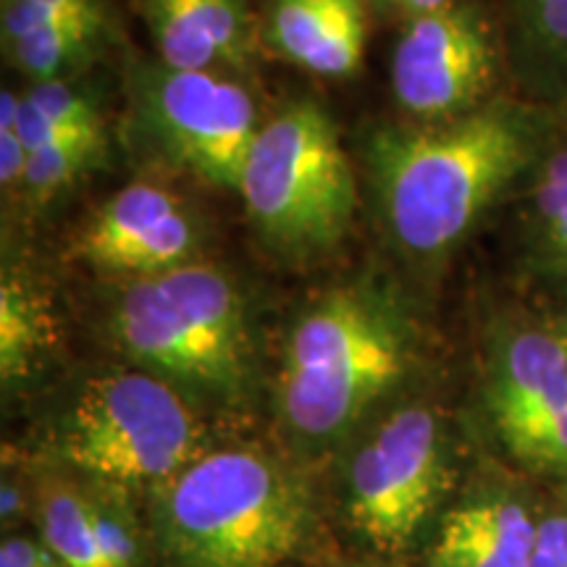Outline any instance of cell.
I'll return each mask as SVG.
<instances>
[{"label":"cell","instance_id":"1","mask_svg":"<svg viewBox=\"0 0 567 567\" xmlns=\"http://www.w3.org/2000/svg\"><path fill=\"white\" fill-rule=\"evenodd\" d=\"M551 137L555 109L528 97H494L442 122L375 126L360 153L386 237L415 266L446 264L486 213L536 174Z\"/></svg>","mask_w":567,"mask_h":567},{"label":"cell","instance_id":"2","mask_svg":"<svg viewBox=\"0 0 567 567\" xmlns=\"http://www.w3.org/2000/svg\"><path fill=\"white\" fill-rule=\"evenodd\" d=\"M413 354V316L386 279L323 289L289 326L276 375L281 423L305 444L339 442L405 379Z\"/></svg>","mask_w":567,"mask_h":567},{"label":"cell","instance_id":"3","mask_svg":"<svg viewBox=\"0 0 567 567\" xmlns=\"http://www.w3.org/2000/svg\"><path fill=\"white\" fill-rule=\"evenodd\" d=\"M151 496L155 544L172 567H284L313 523L300 476L258 446L208 450Z\"/></svg>","mask_w":567,"mask_h":567},{"label":"cell","instance_id":"4","mask_svg":"<svg viewBox=\"0 0 567 567\" xmlns=\"http://www.w3.org/2000/svg\"><path fill=\"white\" fill-rule=\"evenodd\" d=\"M109 331L134 368L158 375L195 405L237 408L250 394V305L229 274L205 260L122 281Z\"/></svg>","mask_w":567,"mask_h":567},{"label":"cell","instance_id":"5","mask_svg":"<svg viewBox=\"0 0 567 567\" xmlns=\"http://www.w3.org/2000/svg\"><path fill=\"white\" fill-rule=\"evenodd\" d=\"M239 195L255 237L279 260L308 266L339 250L360 197L331 113L316 101L281 105L255 137Z\"/></svg>","mask_w":567,"mask_h":567},{"label":"cell","instance_id":"6","mask_svg":"<svg viewBox=\"0 0 567 567\" xmlns=\"http://www.w3.org/2000/svg\"><path fill=\"white\" fill-rule=\"evenodd\" d=\"M48 446L80 476L124 492H153L210 450L195 402L140 368L84 381L53 421Z\"/></svg>","mask_w":567,"mask_h":567},{"label":"cell","instance_id":"7","mask_svg":"<svg viewBox=\"0 0 567 567\" xmlns=\"http://www.w3.org/2000/svg\"><path fill=\"white\" fill-rule=\"evenodd\" d=\"M134 137L166 166L226 193H239L260 122L252 95L229 74L132 63Z\"/></svg>","mask_w":567,"mask_h":567},{"label":"cell","instance_id":"8","mask_svg":"<svg viewBox=\"0 0 567 567\" xmlns=\"http://www.w3.org/2000/svg\"><path fill=\"white\" fill-rule=\"evenodd\" d=\"M450 488V442L434 408L402 405L360 442L347 471L352 528L384 555L415 544Z\"/></svg>","mask_w":567,"mask_h":567},{"label":"cell","instance_id":"9","mask_svg":"<svg viewBox=\"0 0 567 567\" xmlns=\"http://www.w3.org/2000/svg\"><path fill=\"white\" fill-rule=\"evenodd\" d=\"M507 69L502 13L457 0L402 24L392 51L394 103L410 122H442L494 101Z\"/></svg>","mask_w":567,"mask_h":567},{"label":"cell","instance_id":"10","mask_svg":"<svg viewBox=\"0 0 567 567\" xmlns=\"http://www.w3.org/2000/svg\"><path fill=\"white\" fill-rule=\"evenodd\" d=\"M486 405L517 463L567 476V347L557 326L509 323L492 347Z\"/></svg>","mask_w":567,"mask_h":567},{"label":"cell","instance_id":"11","mask_svg":"<svg viewBox=\"0 0 567 567\" xmlns=\"http://www.w3.org/2000/svg\"><path fill=\"white\" fill-rule=\"evenodd\" d=\"M69 255L111 279H151L200 264L205 229L172 189L137 182L84 218L71 237Z\"/></svg>","mask_w":567,"mask_h":567},{"label":"cell","instance_id":"12","mask_svg":"<svg viewBox=\"0 0 567 567\" xmlns=\"http://www.w3.org/2000/svg\"><path fill=\"white\" fill-rule=\"evenodd\" d=\"M158 61L182 71L245 74L264 45L255 0H132Z\"/></svg>","mask_w":567,"mask_h":567},{"label":"cell","instance_id":"13","mask_svg":"<svg viewBox=\"0 0 567 567\" xmlns=\"http://www.w3.org/2000/svg\"><path fill=\"white\" fill-rule=\"evenodd\" d=\"M368 17V0H266L264 45L305 71L342 80L363 63Z\"/></svg>","mask_w":567,"mask_h":567},{"label":"cell","instance_id":"14","mask_svg":"<svg viewBox=\"0 0 567 567\" xmlns=\"http://www.w3.org/2000/svg\"><path fill=\"white\" fill-rule=\"evenodd\" d=\"M536 523L507 496L465 502L444 515L431 567H530Z\"/></svg>","mask_w":567,"mask_h":567},{"label":"cell","instance_id":"15","mask_svg":"<svg viewBox=\"0 0 567 567\" xmlns=\"http://www.w3.org/2000/svg\"><path fill=\"white\" fill-rule=\"evenodd\" d=\"M507 69L528 101H567V0H502Z\"/></svg>","mask_w":567,"mask_h":567},{"label":"cell","instance_id":"16","mask_svg":"<svg viewBox=\"0 0 567 567\" xmlns=\"http://www.w3.org/2000/svg\"><path fill=\"white\" fill-rule=\"evenodd\" d=\"M111 40V11H101L6 42L3 53L9 66L32 84L74 82L109 51Z\"/></svg>","mask_w":567,"mask_h":567},{"label":"cell","instance_id":"17","mask_svg":"<svg viewBox=\"0 0 567 567\" xmlns=\"http://www.w3.org/2000/svg\"><path fill=\"white\" fill-rule=\"evenodd\" d=\"M55 344V316L45 292L17 271L0 281V379L3 389L30 381Z\"/></svg>","mask_w":567,"mask_h":567},{"label":"cell","instance_id":"18","mask_svg":"<svg viewBox=\"0 0 567 567\" xmlns=\"http://www.w3.org/2000/svg\"><path fill=\"white\" fill-rule=\"evenodd\" d=\"M530 182V252L538 271L567 289V151L551 147Z\"/></svg>","mask_w":567,"mask_h":567},{"label":"cell","instance_id":"19","mask_svg":"<svg viewBox=\"0 0 567 567\" xmlns=\"http://www.w3.org/2000/svg\"><path fill=\"white\" fill-rule=\"evenodd\" d=\"M19 130L30 153L69 134L105 130L101 103L74 82L30 84L19 95Z\"/></svg>","mask_w":567,"mask_h":567},{"label":"cell","instance_id":"20","mask_svg":"<svg viewBox=\"0 0 567 567\" xmlns=\"http://www.w3.org/2000/svg\"><path fill=\"white\" fill-rule=\"evenodd\" d=\"M40 542L63 567H105L97 547L87 484L51 481L40 494Z\"/></svg>","mask_w":567,"mask_h":567},{"label":"cell","instance_id":"21","mask_svg":"<svg viewBox=\"0 0 567 567\" xmlns=\"http://www.w3.org/2000/svg\"><path fill=\"white\" fill-rule=\"evenodd\" d=\"M109 158V134L105 130H92L69 134L53 140L51 145L40 147L30 155L21 197L30 208H45L74 189L84 176L101 168Z\"/></svg>","mask_w":567,"mask_h":567},{"label":"cell","instance_id":"22","mask_svg":"<svg viewBox=\"0 0 567 567\" xmlns=\"http://www.w3.org/2000/svg\"><path fill=\"white\" fill-rule=\"evenodd\" d=\"M90 509L95 523L97 547H101L105 567H137L140 565V534L137 520L126 502L124 488L90 481Z\"/></svg>","mask_w":567,"mask_h":567},{"label":"cell","instance_id":"23","mask_svg":"<svg viewBox=\"0 0 567 567\" xmlns=\"http://www.w3.org/2000/svg\"><path fill=\"white\" fill-rule=\"evenodd\" d=\"M101 11H109L105 0H0V34L6 45L53 24Z\"/></svg>","mask_w":567,"mask_h":567},{"label":"cell","instance_id":"24","mask_svg":"<svg viewBox=\"0 0 567 567\" xmlns=\"http://www.w3.org/2000/svg\"><path fill=\"white\" fill-rule=\"evenodd\" d=\"M30 147L19 130V95L3 90L0 95V187L3 195L21 197L27 166H30Z\"/></svg>","mask_w":567,"mask_h":567},{"label":"cell","instance_id":"25","mask_svg":"<svg viewBox=\"0 0 567 567\" xmlns=\"http://www.w3.org/2000/svg\"><path fill=\"white\" fill-rule=\"evenodd\" d=\"M530 567H567V509H555L536 523Z\"/></svg>","mask_w":567,"mask_h":567},{"label":"cell","instance_id":"26","mask_svg":"<svg viewBox=\"0 0 567 567\" xmlns=\"http://www.w3.org/2000/svg\"><path fill=\"white\" fill-rule=\"evenodd\" d=\"M373 11L384 13V17H400L402 21H410L423 13L442 11L446 6L457 3V0H368Z\"/></svg>","mask_w":567,"mask_h":567},{"label":"cell","instance_id":"27","mask_svg":"<svg viewBox=\"0 0 567 567\" xmlns=\"http://www.w3.org/2000/svg\"><path fill=\"white\" fill-rule=\"evenodd\" d=\"M21 505H24V502H21L19 488L6 481V484H3V520L6 523L13 520V517L21 513Z\"/></svg>","mask_w":567,"mask_h":567},{"label":"cell","instance_id":"28","mask_svg":"<svg viewBox=\"0 0 567 567\" xmlns=\"http://www.w3.org/2000/svg\"><path fill=\"white\" fill-rule=\"evenodd\" d=\"M557 331H559V337H563V342L567 347V318H565L563 323H557Z\"/></svg>","mask_w":567,"mask_h":567}]
</instances>
